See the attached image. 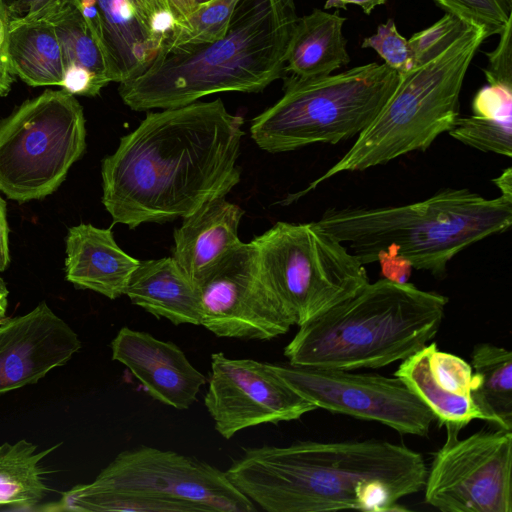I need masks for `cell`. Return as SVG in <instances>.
I'll list each match as a JSON object with an SVG mask.
<instances>
[{"label": "cell", "mask_w": 512, "mask_h": 512, "mask_svg": "<svg viewBox=\"0 0 512 512\" xmlns=\"http://www.w3.org/2000/svg\"><path fill=\"white\" fill-rule=\"evenodd\" d=\"M468 26L459 17L446 13L430 27L413 34L408 43L414 67L444 51Z\"/></svg>", "instance_id": "cell-30"}, {"label": "cell", "mask_w": 512, "mask_h": 512, "mask_svg": "<svg viewBox=\"0 0 512 512\" xmlns=\"http://www.w3.org/2000/svg\"><path fill=\"white\" fill-rule=\"evenodd\" d=\"M474 403L483 420L512 431V352L492 343H479L471 353Z\"/></svg>", "instance_id": "cell-25"}, {"label": "cell", "mask_w": 512, "mask_h": 512, "mask_svg": "<svg viewBox=\"0 0 512 512\" xmlns=\"http://www.w3.org/2000/svg\"><path fill=\"white\" fill-rule=\"evenodd\" d=\"M81 348L75 331L45 301L0 321V395L35 384Z\"/></svg>", "instance_id": "cell-15"}, {"label": "cell", "mask_w": 512, "mask_h": 512, "mask_svg": "<svg viewBox=\"0 0 512 512\" xmlns=\"http://www.w3.org/2000/svg\"><path fill=\"white\" fill-rule=\"evenodd\" d=\"M361 47L376 51L384 63L399 74L414 67L408 40L398 32L392 18L380 24L375 34L364 38Z\"/></svg>", "instance_id": "cell-31"}, {"label": "cell", "mask_w": 512, "mask_h": 512, "mask_svg": "<svg viewBox=\"0 0 512 512\" xmlns=\"http://www.w3.org/2000/svg\"><path fill=\"white\" fill-rule=\"evenodd\" d=\"M472 116L458 117L451 137L484 152L512 156V85L488 83L472 102Z\"/></svg>", "instance_id": "cell-24"}, {"label": "cell", "mask_w": 512, "mask_h": 512, "mask_svg": "<svg viewBox=\"0 0 512 512\" xmlns=\"http://www.w3.org/2000/svg\"><path fill=\"white\" fill-rule=\"evenodd\" d=\"M87 512H251L254 503L225 472L171 450L139 446L119 453L89 484L48 507Z\"/></svg>", "instance_id": "cell-7"}, {"label": "cell", "mask_w": 512, "mask_h": 512, "mask_svg": "<svg viewBox=\"0 0 512 512\" xmlns=\"http://www.w3.org/2000/svg\"><path fill=\"white\" fill-rule=\"evenodd\" d=\"M427 469L420 453L385 440L299 441L245 449L225 473L268 512H391L423 489Z\"/></svg>", "instance_id": "cell-2"}, {"label": "cell", "mask_w": 512, "mask_h": 512, "mask_svg": "<svg viewBox=\"0 0 512 512\" xmlns=\"http://www.w3.org/2000/svg\"><path fill=\"white\" fill-rule=\"evenodd\" d=\"M29 18H44L53 25L61 44L65 68L86 70L105 85L113 82L106 56L72 0H57L40 14Z\"/></svg>", "instance_id": "cell-27"}, {"label": "cell", "mask_w": 512, "mask_h": 512, "mask_svg": "<svg viewBox=\"0 0 512 512\" xmlns=\"http://www.w3.org/2000/svg\"><path fill=\"white\" fill-rule=\"evenodd\" d=\"M209 1H211V0H193V3H194L195 6H197V5H201V4H204L206 2H209Z\"/></svg>", "instance_id": "cell-44"}, {"label": "cell", "mask_w": 512, "mask_h": 512, "mask_svg": "<svg viewBox=\"0 0 512 512\" xmlns=\"http://www.w3.org/2000/svg\"><path fill=\"white\" fill-rule=\"evenodd\" d=\"M346 19L338 10L314 9L299 17L285 65V75L316 77L346 66L350 57L343 36Z\"/></svg>", "instance_id": "cell-22"}, {"label": "cell", "mask_w": 512, "mask_h": 512, "mask_svg": "<svg viewBox=\"0 0 512 512\" xmlns=\"http://www.w3.org/2000/svg\"><path fill=\"white\" fill-rule=\"evenodd\" d=\"M468 25L484 27L487 36L500 34L512 20V0H432Z\"/></svg>", "instance_id": "cell-29"}, {"label": "cell", "mask_w": 512, "mask_h": 512, "mask_svg": "<svg viewBox=\"0 0 512 512\" xmlns=\"http://www.w3.org/2000/svg\"><path fill=\"white\" fill-rule=\"evenodd\" d=\"M283 78V96L250 126L252 139L270 153L359 135L395 91L399 73L372 62L335 75Z\"/></svg>", "instance_id": "cell-8"}, {"label": "cell", "mask_w": 512, "mask_h": 512, "mask_svg": "<svg viewBox=\"0 0 512 512\" xmlns=\"http://www.w3.org/2000/svg\"><path fill=\"white\" fill-rule=\"evenodd\" d=\"M298 20L295 0H239L222 38L159 49L143 72L119 83L121 99L147 111L220 92H260L285 76Z\"/></svg>", "instance_id": "cell-3"}, {"label": "cell", "mask_w": 512, "mask_h": 512, "mask_svg": "<svg viewBox=\"0 0 512 512\" xmlns=\"http://www.w3.org/2000/svg\"><path fill=\"white\" fill-rule=\"evenodd\" d=\"M142 23L163 41L175 25L165 0H128Z\"/></svg>", "instance_id": "cell-33"}, {"label": "cell", "mask_w": 512, "mask_h": 512, "mask_svg": "<svg viewBox=\"0 0 512 512\" xmlns=\"http://www.w3.org/2000/svg\"><path fill=\"white\" fill-rule=\"evenodd\" d=\"M260 267L300 326L369 283L363 265L316 222H277L255 237Z\"/></svg>", "instance_id": "cell-9"}, {"label": "cell", "mask_w": 512, "mask_h": 512, "mask_svg": "<svg viewBox=\"0 0 512 512\" xmlns=\"http://www.w3.org/2000/svg\"><path fill=\"white\" fill-rule=\"evenodd\" d=\"M60 445L40 452L25 439L0 445V508L31 509L43 499L48 488L40 463Z\"/></svg>", "instance_id": "cell-26"}, {"label": "cell", "mask_w": 512, "mask_h": 512, "mask_svg": "<svg viewBox=\"0 0 512 512\" xmlns=\"http://www.w3.org/2000/svg\"><path fill=\"white\" fill-rule=\"evenodd\" d=\"M316 409L375 421L398 433L426 436L435 417L396 376L290 363L268 364Z\"/></svg>", "instance_id": "cell-12"}, {"label": "cell", "mask_w": 512, "mask_h": 512, "mask_svg": "<svg viewBox=\"0 0 512 512\" xmlns=\"http://www.w3.org/2000/svg\"><path fill=\"white\" fill-rule=\"evenodd\" d=\"M431 411L440 426L462 430L483 420L473 401L472 367L430 343L401 361L394 373Z\"/></svg>", "instance_id": "cell-17"}, {"label": "cell", "mask_w": 512, "mask_h": 512, "mask_svg": "<svg viewBox=\"0 0 512 512\" xmlns=\"http://www.w3.org/2000/svg\"><path fill=\"white\" fill-rule=\"evenodd\" d=\"M7 304V298L0 297V321L5 318Z\"/></svg>", "instance_id": "cell-42"}, {"label": "cell", "mask_w": 512, "mask_h": 512, "mask_svg": "<svg viewBox=\"0 0 512 512\" xmlns=\"http://www.w3.org/2000/svg\"><path fill=\"white\" fill-rule=\"evenodd\" d=\"M342 9L347 10L348 4L358 5L365 14H370L377 6L386 3V0H340Z\"/></svg>", "instance_id": "cell-39"}, {"label": "cell", "mask_w": 512, "mask_h": 512, "mask_svg": "<svg viewBox=\"0 0 512 512\" xmlns=\"http://www.w3.org/2000/svg\"><path fill=\"white\" fill-rule=\"evenodd\" d=\"M324 8L326 10L331 8L342 9V6L340 0H326Z\"/></svg>", "instance_id": "cell-41"}, {"label": "cell", "mask_w": 512, "mask_h": 512, "mask_svg": "<svg viewBox=\"0 0 512 512\" xmlns=\"http://www.w3.org/2000/svg\"><path fill=\"white\" fill-rule=\"evenodd\" d=\"M103 50L113 82L139 75L161 46L128 0H72Z\"/></svg>", "instance_id": "cell-18"}, {"label": "cell", "mask_w": 512, "mask_h": 512, "mask_svg": "<svg viewBox=\"0 0 512 512\" xmlns=\"http://www.w3.org/2000/svg\"><path fill=\"white\" fill-rule=\"evenodd\" d=\"M197 288L200 325L218 337L271 340L295 325L264 276L252 241L231 253Z\"/></svg>", "instance_id": "cell-13"}, {"label": "cell", "mask_w": 512, "mask_h": 512, "mask_svg": "<svg viewBox=\"0 0 512 512\" xmlns=\"http://www.w3.org/2000/svg\"><path fill=\"white\" fill-rule=\"evenodd\" d=\"M460 431L446 428L427 469L425 502L442 512H511L512 431Z\"/></svg>", "instance_id": "cell-11"}, {"label": "cell", "mask_w": 512, "mask_h": 512, "mask_svg": "<svg viewBox=\"0 0 512 512\" xmlns=\"http://www.w3.org/2000/svg\"><path fill=\"white\" fill-rule=\"evenodd\" d=\"M243 209L222 198L205 203L174 230L173 259L196 285L243 242L238 226Z\"/></svg>", "instance_id": "cell-19"}, {"label": "cell", "mask_w": 512, "mask_h": 512, "mask_svg": "<svg viewBox=\"0 0 512 512\" xmlns=\"http://www.w3.org/2000/svg\"><path fill=\"white\" fill-rule=\"evenodd\" d=\"M216 431L225 439L249 427L293 421L316 408L273 372L268 363L211 355L204 397Z\"/></svg>", "instance_id": "cell-14"}, {"label": "cell", "mask_w": 512, "mask_h": 512, "mask_svg": "<svg viewBox=\"0 0 512 512\" xmlns=\"http://www.w3.org/2000/svg\"><path fill=\"white\" fill-rule=\"evenodd\" d=\"M512 20L499 34L500 39L495 49L488 53V65L483 72L488 83L512 85Z\"/></svg>", "instance_id": "cell-32"}, {"label": "cell", "mask_w": 512, "mask_h": 512, "mask_svg": "<svg viewBox=\"0 0 512 512\" xmlns=\"http://www.w3.org/2000/svg\"><path fill=\"white\" fill-rule=\"evenodd\" d=\"M86 148L74 95L45 90L0 120V191L23 203L52 194Z\"/></svg>", "instance_id": "cell-10"}, {"label": "cell", "mask_w": 512, "mask_h": 512, "mask_svg": "<svg viewBox=\"0 0 512 512\" xmlns=\"http://www.w3.org/2000/svg\"><path fill=\"white\" fill-rule=\"evenodd\" d=\"M9 22L8 4L5 0H0V97L10 92L14 81L8 60Z\"/></svg>", "instance_id": "cell-34"}, {"label": "cell", "mask_w": 512, "mask_h": 512, "mask_svg": "<svg viewBox=\"0 0 512 512\" xmlns=\"http://www.w3.org/2000/svg\"><path fill=\"white\" fill-rule=\"evenodd\" d=\"M57 0H15L8 5L10 18L40 14Z\"/></svg>", "instance_id": "cell-36"}, {"label": "cell", "mask_w": 512, "mask_h": 512, "mask_svg": "<svg viewBox=\"0 0 512 512\" xmlns=\"http://www.w3.org/2000/svg\"><path fill=\"white\" fill-rule=\"evenodd\" d=\"M9 294L8 288L4 282V280L0 277V297L7 298Z\"/></svg>", "instance_id": "cell-43"}, {"label": "cell", "mask_w": 512, "mask_h": 512, "mask_svg": "<svg viewBox=\"0 0 512 512\" xmlns=\"http://www.w3.org/2000/svg\"><path fill=\"white\" fill-rule=\"evenodd\" d=\"M8 60L13 75L30 86L61 85L65 69L61 44L44 18H10Z\"/></svg>", "instance_id": "cell-23"}, {"label": "cell", "mask_w": 512, "mask_h": 512, "mask_svg": "<svg viewBox=\"0 0 512 512\" xmlns=\"http://www.w3.org/2000/svg\"><path fill=\"white\" fill-rule=\"evenodd\" d=\"M448 298L385 278L298 326L284 348L288 363L353 371L402 361L441 326Z\"/></svg>", "instance_id": "cell-4"}, {"label": "cell", "mask_w": 512, "mask_h": 512, "mask_svg": "<svg viewBox=\"0 0 512 512\" xmlns=\"http://www.w3.org/2000/svg\"><path fill=\"white\" fill-rule=\"evenodd\" d=\"M482 26L469 25L433 59L399 74L398 85L352 147L293 200L341 172L363 171L409 152L424 151L459 117V96L467 70L487 38Z\"/></svg>", "instance_id": "cell-6"}, {"label": "cell", "mask_w": 512, "mask_h": 512, "mask_svg": "<svg viewBox=\"0 0 512 512\" xmlns=\"http://www.w3.org/2000/svg\"><path fill=\"white\" fill-rule=\"evenodd\" d=\"M243 118L221 99L150 112L102 160V203L114 223L185 218L240 181Z\"/></svg>", "instance_id": "cell-1"}, {"label": "cell", "mask_w": 512, "mask_h": 512, "mask_svg": "<svg viewBox=\"0 0 512 512\" xmlns=\"http://www.w3.org/2000/svg\"><path fill=\"white\" fill-rule=\"evenodd\" d=\"M238 1L211 0L195 6L183 21L174 25L159 49L204 45L222 38Z\"/></svg>", "instance_id": "cell-28"}, {"label": "cell", "mask_w": 512, "mask_h": 512, "mask_svg": "<svg viewBox=\"0 0 512 512\" xmlns=\"http://www.w3.org/2000/svg\"><path fill=\"white\" fill-rule=\"evenodd\" d=\"M165 2L176 23L183 21L195 9L193 0H165Z\"/></svg>", "instance_id": "cell-38"}, {"label": "cell", "mask_w": 512, "mask_h": 512, "mask_svg": "<svg viewBox=\"0 0 512 512\" xmlns=\"http://www.w3.org/2000/svg\"><path fill=\"white\" fill-rule=\"evenodd\" d=\"M315 222L363 265L394 246L413 268L442 277L462 250L511 227L512 196L488 199L466 188H446L406 205L330 208Z\"/></svg>", "instance_id": "cell-5"}, {"label": "cell", "mask_w": 512, "mask_h": 512, "mask_svg": "<svg viewBox=\"0 0 512 512\" xmlns=\"http://www.w3.org/2000/svg\"><path fill=\"white\" fill-rule=\"evenodd\" d=\"M111 350L152 398L177 410L188 409L207 382L176 344L149 333L122 327Z\"/></svg>", "instance_id": "cell-16"}, {"label": "cell", "mask_w": 512, "mask_h": 512, "mask_svg": "<svg viewBox=\"0 0 512 512\" xmlns=\"http://www.w3.org/2000/svg\"><path fill=\"white\" fill-rule=\"evenodd\" d=\"M139 263L118 246L111 228L80 223L68 230L65 275L76 288L114 300L125 295Z\"/></svg>", "instance_id": "cell-20"}, {"label": "cell", "mask_w": 512, "mask_h": 512, "mask_svg": "<svg viewBox=\"0 0 512 512\" xmlns=\"http://www.w3.org/2000/svg\"><path fill=\"white\" fill-rule=\"evenodd\" d=\"M125 295L134 305L175 325H200L197 285L172 257L140 261L129 279Z\"/></svg>", "instance_id": "cell-21"}, {"label": "cell", "mask_w": 512, "mask_h": 512, "mask_svg": "<svg viewBox=\"0 0 512 512\" xmlns=\"http://www.w3.org/2000/svg\"><path fill=\"white\" fill-rule=\"evenodd\" d=\"M10 264L9 228L7 221V206L0 196V272L5 271Z\"/></svg>", "instance_id": "cell-37"}, {"label": "cell", "mask_w": 512, "mask_h": 512, "mask_svg": "<svg viewBox=\"0 0 512 512\" xmlns=\"http://www.w3.org/2000/svg\"><path fill=\"white\" fill-rule=\"evenodd\" d=\"M376 261L380 263L385 279L397 283L408 282L413 267L407 259L398 254L396 247L389 246L379 252Z\"/></svg>", "instance_id": "cell-35"}, {"label": "cell", "mask_w": 512, "mask_h": 512, "mask_svg": "<svg viewBox=\"0 0 512 512\" xmlns=\"http://www.w3.org/2000/svg\"><path fill=\"white\" fill-rule=\"evenodd\" d=\"M511 174V168L509 167L498 178L493 179V182L499 187L502 194L512 195Z\"/></svg>", "instance_id": "cell-40"}]
</instances>
